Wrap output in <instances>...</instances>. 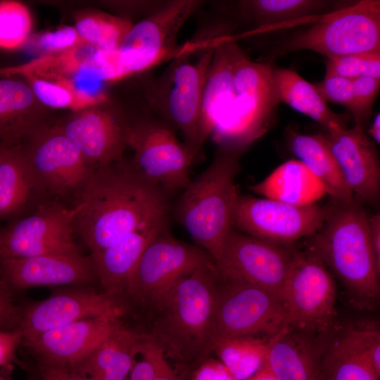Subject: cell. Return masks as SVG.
Masks as SVG:
<instances>
[{
    "label": "cell",
    "instance_id": "1",
    "mask_svg": "<svg viewBox=\"0 0 380 380\" xmlns=\"http://www.w3.org/2000/svg\"><path fill=\"white\" fill-rule=\"evenodd\" d=\"M70 208L75 234L90 254L134 232L168 224L170 210L167 194L125 159L95 170Z\"/></svg>",
    "mask_w": 380,
    "mask_h": 380
},
{
    "label": "cell",
    "instance_id": "2",
    "mask_svg": "<svg viewBox=\"0 0 380 380\" xmlns=\"http://www.w3.org/2000/svg\"><path fill=\"white\" fill-rule=\"evenodd\" d=\"M215 264L176 280L132 313L137 331L156 344L185 376L214 353L218 339Z\"/></svg>",
    "mask_w": 380,
    "mask_h": 380
},
{
    "label": "cell",
    "instance_id": "3",
    "mask_svg": "<svg viewBox=\"0 0 380 380\" xmlns=\"http://www.w3.org/2000/svg\"><path fill=\"white\" fill-rule=\"evenodd\" d=\"M308 248L342 285L350 303L362 310L376 308L380 297V266L371 246L368 217L360 202L332 201L322 227Z\"/></svg>",
    "mask_w": 380,
    "mask_h": 380
},
{
    "label": "cell",
    "instance_id": "4",
    "mask_svg": "<svg viewBox=\"0 0 380 380\" xmlns=\"http://www.w3.org/2000/svg\"><path fill=\"white\" fill-rule=\"evenodd\" d=\"M241 153L219 147L208 167L184 188L175 207L178 222L215 263L233 229Z\"/></svg>",
    "mask_w": 380,
    "mask_h": 380
},
{
    "label": "cell",
    "instance_id": "5",
    "mask_svg": "<svg viewBox=\"0 0 380 380\" xmlns=\"http://www.w3.org/2000/svg\"><path fill=\"white\" fill-rule=\"evenodd\" d=\"M217 32L201 35L173 55L163 73L146 90L151 107L171 127L179 129L196 157L205 143L201 101Z\"/></svg>",
    "mask_w": 380,
    "mask_h": 380
},
{
    "label": "cell",
    "instance_id": "6",
    "mask_svg": "<svg viewBox=\"0 0 380 380\" xmlns=\"http://www.w3.org/2000/svg\"><path fill=\"white\" fill-rule=\"evenodd\" d=\"M279 103L271 64L253 61L243 51L234 70L229 106L211 136L219 147L242 151L267 132Z\"/></svg>",
    "mask_w": 380,
    "mask_h": 380
},
{
    "label": "cell",
    "instance_id": "7",
    "mask_svg": "<svg viewBox=\"0 0 380 380\" xmlns=\"http://www.w3.org/2000/svg\"><path fill=\"white\" fill-rule=\"evenodd\" d=\"M310 50L332 58L380 53V1L361 0L319 17L290 37L279 53Z\"/></svg>",
    "mask_w": 380,
    "mask_h": 380
},
{
    "label": "cell",
    "instance_id": "8",
    "mask_svg": "<svg viewBox=\"0 0 380 380\" xmlns=\"http://www.w3.org/2000/svg\"><path fill=\"white\" fill-rule=\"evenodd\" d=\"M279 296L286 326L324 333L338 323L335 278L310 248L297 250Z\"/></svg>",
    "mask_w": 380,
    "mask_h": 380
},
{
    "label": "cell",
    "instance_id": "9",
    "mask_svg": "<svg viewBox=\"0 0 380 380\" xmlns=\"http://www.w3.org/2000/svg\"><path fill=\"white\" fill-rule=\"evenodd\" d=\"M215 264L200 246L176 239L167 227L162 229L145 248L120 298L126 315L140 309L181 277Z\"/></svg>",
    "mask_w": 380,
    "mask_h": 380
},
{
    "label": "cell",
    "instance_id": "10",
    "mask_svg": "<svg viewBox=\"0 0 380 380\" xmlns=\"http://www.w3.org/2000/svg\"><path fill=\"white\" fill-rule=\"evenodd\" d=\"M52 123L33 132L20 144L28 167L45 196L65 204L70 202L72 205L95 170Z\"/></svg>",
    "mask_w": 380,
    "mask_h": 380
},
{
    "label": "cell",
    "instance_id": "11",
    "mask_svg": "<svg viewBox=\"0 0 380 380\" xmlns=\"http://www.w3.org/2000/svg\"><path fill=\"white\" fill-rule=\"evenodd\" d=\"M215 322L218 338L269 340L286 327V315L278 294L217 277Z\"/></svg>",
    "mask_w": 380,
    "mask_h": 380
},
{
    "label": "cell",
    "instance_id": "12",
    "mask_svg": "<svg viewBox=\"0 0 380 380\" xmlns=\"http://www.w3.org/2000/svg\"><path fill=\"white\" fill-rule=\"evenodd\" d=\"M127 146L134 151L129 162L134 170L167 194L183 190L191 180L196 157L165 122L148 118L130 120Z\"/></svg>",
    "mask_w": 380,
    "mask_h": 380
},
{
    "label": "cell",
    "instance_id": "13",
    "mask_svg": "<svg viewBox=\"0 0 380 380\" xmlns=\"http://www.w3.org/2000/svg\"><path fill=\"white\" fill-rule=\"evenodd\" d=\"M129 122L123 110L106 97L55 119L52 126L72 141L96 170L125 159Z\"/></svg>",
    "mask_w": 380,
    "mask_h": 380
},
{
    "label": "cell",
    "instance_id": "14",
    "mask_svg": "<svg viewBox=\"0 0 380 380\" xmlns=\"http://www.w3.org/2000/svg\"><path fill=\"white\" fill-rule=\"evenodd\" d=\"M203 1L172 0L133 24L116 49L124 77L148 70L175 53L183 25Z\"/></svg>",
    "mask_w": 380,
    "mask_h": 380
},
{
    "label": "cell",
    "instance_id": "15",
    "mask_svg": "<svg viewBox=\"0 0 380 380\" xmlns=\"http://www.w3.org/2000/svg\"><path fill=\"white\" fill-rule=\"evenodd\" d=\"M296 251L293 245L232 229L215 262L217 276L222 280L255 285L279 296Z\"/></svg>",
    "mask_w": 380,
    "mask_h": 380
},
{
    "label": "cell",
    "instance_id": "16",
    "mask_svg": "<svg viewBox=\"0 0 380 380\" xmlns=\"http://www.w3.org/2000/svg\"><path fill=\"white\" fill-rule=\"evenodd\" d=\"M71 208L49 200L0 230V261L51 253H79Z\"/></svg>",
    "mask_w": 380,
    "mask_h": 380
},
{
    "label": "cell",
    "instance_id": "17",
    "mask_svg": "<svg viewBox=\"0 0 380 380\" xmlns=\"http://www.w3.org/2000/svg\"><path fill=\"white\" fill-rule=\"evenodd\" d=\"M328 205H296L267 198L240 196L233 229L248 235L286 245L314 235L322 226Z\"/></svg>",
    "mask_w": 380,
    "mask_h": 380
},
{
    "label": "cell",
    "instance_id": "18",
    "mask_svg": "<svg viewBox=\"0 0 380 380\" xmlns=\"http://www.w3.org/2000/svg\"><path fill=\"white\" fill-rule=\"evenodd\" d=\"M87 286L65 289L23 310L19 325L23 340L83 319L125 315L120 298Z\"/></svg>",
    "mask_w": 380,
    "mask_h": 380
},
{
    "label": "cell",
    "instance_id": "19",
    "mask_svg": "<svg viewBox=\"0 0 380 380\" xmlns=\"http://www.w3.org/2000/svg\"><path fill=\"white\" fill-rule=\"evenodd\" d=\"M341 174L353 195L372 205L380 197V167L373 141L364 128L331 125L322 134Z\"/></svg>",
    "mask_w": 380,
    "mask_h": 380
},
{
    "label": "cell",
    "instance_id": "20",
    "mask_svg": "<svg viewBox=\"0 0 380 380\" xmlns=\"http://www.w3.org/2000/svg\"><path fill=\"white\" fill-rule=\"evenodd\" d=\"M0 272L6 285L16 289L89 286L99 281L92 258L81 252L1 260Z\"/></svg>",
    "mask_w": 380,
    "mask_h": 380
},
{
    "label": "cell",
    "instance_id": "21",
    "mask_svg": "<svg viewBox=\"0 0 380 380\" xmlns=\"http://www.w3.org/2000/svg\"><path fill=\"white\" fill-rule=\"evenodd\" d=\"M121 320L113 317L83 319L23 339V343L37 362L71 367L94 351Z\"/></svg>",
    "mask_w": 380,
    "mask_h": 380
},
{
    "label": "cell",
    "instance_id": "22",
    "mask_svg": "<svg viewBox=\"0 0 380 380\" xmlns=\"http://www.w3.org/2000/svg\"><path fill=\"white\" fill-rule=\"evenodd\" d=\"M329 331L285 327L268 340L263 365L277 380H322V356Z\"/></svg>",
    "mask_w": 380,
    "mask_h": 380
},
{
    "label": "cell",
    "instance_id": "23",
    "mask_svg": "<svg viewBox=\"0 0 380 380\" xmlns=\"http://www.w3.org/2000/svg\"><path fill=\"white\" fill-rule=\"evenodd\" d=\"M53 109L42 104L28 83L17 77H0V142L20 144L37 129L51 124Z\"/></svg>",
    "mask_w": 380,
    "mask_h": 380
},
{
    "label": "cell",
    "instance_id": "24",
    "mask_svg": "<svg viewBox=\"0 0 380 380\" xmlns=\"http://www.w3.org/2000/svg\"><path fill=\"white\" fill-rule=\"evenodd\" d=\"M243 50L231 37L220 34L204 86L201 110L204 139L212 135L226 113L232 96V78L236 63Z\"/></svg>",
    "mask_w": 380,
    "mask_h": 380
},
{
    "label": "cell",
    "instance_id": "25",
    "mask_svg": "<svg viewBox=\"0 0 380 380\" xmlns=\"http://www.w3.org/2000/svg\"><path fill=\"white\" fill-rule=\"evenodd\" d=\"M47 201L28 167L21 144L11 146L0 163V220L23 217Z\"/></svg>",
    "mask_w": 380,
    "mask_h": 380
},
{
    "label": "cell",
    "instance_id": "26",
    "mask_svg": "<svg viewBox=\"0 0 380 380\" xmlns=\"http://www.w3.org/2000/svg\"><path fill=\"white\" fill-rule=\"evenodd\" d=\"M167 224L134 232L111 246L90 254L105 293L120 299L150 241ZM121 300V299H120Z\"/></svg>",
    "mask_w": 380,
    "mask_h": 380
},
{
    "label": "cell",
    "instance_id": "27",
    "mask_svg": "<svg viewBox=\"0 0 380 380\" xmlns=\"http://www.w3.org/2000/svg\"><path fill=\"white\" fill-rule=\"evenodd\" d=\"M141 336L121 322L94 351L69 368L87 380H128Z\"/></svg>",
    "mask_w": 380,
    "mask_h": 380
},
{
    "label": "cell",
    "instance_id": "28",
    "mask_svg": "<svg viewBox=\"0 0 380 380\" xmlns=\"http://www.w3.org/2000/svg\"><path fill=\"white\" fill-rule=\"evenodd\" d=\"M250 189L263 198L296 205L315 204L327 194L322 183L298 160L284 163Z\"/></svg>",
    "mask_w": 380,
    "mask_h": 380
},
{
    "label": "cell",
    "instance_id": "29",
    "mask_svg": "<svg viewBox=\"0 0 380 380\" xmlns=\"http://www.w3.org/2000/svg\"><path fill=\"white\" fill-rule=\"evenodd\" d=\"M290 146L298 160L322 183L333 201L348 203L354 198L322 133L291 134Z\"/></svg>",
    "mask_w": 380,
    "mask_h": 380
},
{
    "label": "cell",
    "instance_id": "30",
    "mask_svg": "<svg viewBox=\"0 0 380 380\" xmlns=\"http://www.w3.org/2000/svg\"><path fill=\"white\" fill-rule=\"evenodd\" d=\"M272 78L279 103H284L310 118L327 130L332 124L346 127V120L333 112L321 97L313 84L296 71L272 68Z\"/></svg>",
    "mask_w": 380,
    "mask_h": 380
},
{
    "label": "cell",
    "instance_id": "31",
    "mask_svg": "<svg viewBox=\"0 0 380 380\" xmlns=\"http://www.w3.org/2000/svg\"><path fill=\"white\" fill-rule=\"evenodd\" d=\"M337 3L323 0H248L241 8L261 27H277L318 18L337 8Z\"/></svg>",
    "mask_w": 380,
    "mask_h": 380
},
{
    "label": "cell",
    "instance_id": "32",
    "mask_svg": "<svg viewBox=\"0 0 380 380\" xmlns=\"http://www.w3.org/2000/svg\"><path fill=\"white\" fill-rule=\"evenodd\" d=\"M322 380H380L367 362L344 338L338 322L326 338Z\"/></svg>",
    "mask_w": 380,
    "mask_h": 380
},
{
    "label": "cell",
    "instance_id": "33",
    "mask_svg": "<svg viewBox=\"0 0 380 380\" xmlns=\"http://www.w3.org/2000/svg\"><path fill=\"white\" fill-rule=\"evenodd\" d=\"M267 341L251 337L220 338L214 352L234 380H246L262 366Z\"/></svg>",
    "mask_w": 380,
    "mask_h": 380
},
{
    "label": "cell",
    "instance_id": "34",
    "mask_svg": "<svg viewBox=\"0 0 380 380\" xmlns=\"http://www.w3.org/2000/svg\"><path fill=\"white\" fill-rule=\"evenodd\" d=\"M75 20V27L80 37L96 49L103 51L117 49L133 25L125 18L94 10L77 13Z\"/></svg>",
    "mask_w": 380,
    "mask_h": 380
},
{
    "label": "cell",
    "instance_id": "35",
    "mask_svg": "<svg viewBox=\"0 0 380 380\" xmlns=\"http://www.w3.org/2000/svg\"><path fill=\"white\" fill-rule=\"evenodd\" d=\"M30 85L36 98L51 109L70 108L78 110L107 97L93 98L78 92L70 80H46L32 74L20 75Z\"/></svg>",
    "mask_w": 380,
    "mask_h": 380
},
{
    "label": "cell",
    "instance_id": "36",
    "mask_svg": "<svg viewBox=\"0 0 380 380\" xmlns=\"http://www.w3.org/2000/svg\"><path fill=\"white\" fill-rule=\"evenodd\" d=\"M128 380H187L154 343L142 335Z\"/></svg>",
    "mask_w": 380,
    "mask_h": 380
},
{
    "label": "cell",
    "instance_id": "37",
    "mask_svg": "<svg viewBox=\"0 0 380 380\" xmlns=\"http://www.w3.org/2000/svg\"><path fill=\"white\" fill-rule=\"evenodd\" d=\"M28 8L14 0L0 1V49L13 51L22 47L32 29Z\"/></svg>",
    "mask_w": 380,
    "mask_h": 380
},
{
    "label": "cell",
    "instance_id": "38",
    "mask_svg": "<svg viewBox=\"0 0 380 380\" xmlns=\"http://www.w3.org/2000/svg\"><path fill=\"white\" fill-rule=\"evenodd\" d=\"M338 327L346 341L367 362L380 377V329L376 322H357Z\"/></svg>",
    "mask_w": 380,
    "mask_h": 380
},
{
    "label": "cell",
    "instance_id": "39",
    "mask_svg": "<svg viewBox=\"0 0 380 380\" xmlns=\"http://www.w3.org/2000/svg\"><path fill=\"white\" fill-rule=\"evenodd\" d=\"M334 75L348 80L362 77L380 79V53H365L329 58L325 76Z\"/></svg>",
    "mask_w": 380,
    "mask_h": 380
},
{
    "label": "cell",
    "instance_id": "40",
    "mask_svg": "<svg viewBox=\"0 0 380 380\" xmlns=\"http://www.w3.org/2000/svg\"><path fill=\"white\" fill-rule=\"evenodd\" d=\"M355 110V125L364 127L372 115L374 102L379 94L380 79L362 77L352 80Z\"/></svg>",
    "mask_w": 380,
    "mask_h": 380
},
{
    "label": "cell",
    "instance_id": "41",
    "mask_svg": "<svg viewBox=\"0 0 380 380\" xmlns=\"http://www.w3.org/2000/svg\"><path fill=\"white\" fill-rule=\"evenodd\" d=\"M313 86L325 102L343 106L354 115L355 107L351 80L329 75Z\"/></svg>",
    "mask_w": 380,
    "mask_h": 380
},
{
    "label": "cell",
    "instance_id": "42",
    "mask_svg": "<svg viewBox=\"0 0 380 380\" xmlns=\"http://www.w3.org/2000/svg\"><path fill=\"white\" fill-rule=\"evenodd\" d=\"M82 39L75 27L65 26L53 32L42 34L37 44L42 49L52 53L69 49Z\"/></svg>",
    "mask_w": 380,
    "mask_h": 380
},
{
    "label": "cell",
    "instance_id": "43",
    "mask_svg": "<svg viewBox=\"0 0 380 380\" xmlns=\"http://www.w3.org/2000/svg\"><path fill=\"white\" fill-rule=\"evenodd\" d=\"M0 272V330L19 329L21 312L12 302Z\"/></svg>",
    "mask_w": 380,
    "mask_h": 380
},
{
    "label": "cell",
    "instance_id": "44",
    "mask_svg": "<svg viewBox=\"0 0 380 380\" xmlns=\"http://www.w3.org/2000/svg\"><path fill=\"white\" fill-rule=\"evenodd\" d=\"M188 380H234L220 361L208 357L190 374Z\"/></svg>",
    "mask_w": 380,
    "mask_h": 380
},
{
    "label": "cell",
    "instance_id": "45",
    "mask_svg": "<svg viewBox=\"0 0 380 380\" xmlns=\"http://www.w3.org/2000/svg\"><path fill=\"white\" fill-rule=\"evenodd\" d=\"M23 338V333L20 329L0 330V367L8 365L15 360Z\"/></svg>",
    "mask_w": 380,
    "mask_h": 380
},
{
    "label": "cell",
    "instance_id": "46",
    "mask_svg": "<svg viewBox=\"0 0 380 380\" xmlns=\"http://www.w3.org/2000/svg\"><path fill=\"white\" fill-rule=\"evenodd\" d=\"M37 369L41 380H87L68 367L37 362Z\"/></svg>",
    "mask_w": 380,
    "mask_h": 380
},
{
    "label": "cell",
    "instance_id": "47",
    "mask_svg": "<svg viewBox=\"0 0 380 380\" xmlns=\"http://www.w3.org/2000/svg\"><path fill=\"white\" fill-rule=\"evenodd\" d=\"M368 229L371 246L377 264L380 266V213L368 217Z\"/></svg>",
    "mask_w": 380,
    "mask_h": 380
},
{
    "label": "cell",
    "instance_id": "48",
    "mask_svg": "<svg viewBox=\"0 0 380 380\" xmlns=\"http://www.w3.org/2000/svg\"><path fill=\"white\" fill-rule=\"evenodd\" d=\"M368 137L376 144L380 143V115L376 114L368 129Z\"/></svg>",
    "mask_w": 380,
    "mask_h": 380
},
{
    "label": "cell",
    "instance_id": "49",
    "mask_svg": "<svg viewBox=\"0 0 380 380\" xmlns=\"http://www.w3.org/2000/svg\"><path fill=\"white\" fill-rule=\"evenodd\" d=\"M246 380H277L270 372L262 365L261 368L253 376Z\"/></svg>",
    "mask_w": 380,
    "mask_h": 380
},
{
    "label": "cell",
    "instance_id": "50",
    "mask_svg": "<svg viewBox=\"0 0 380 380\" xmlns=\"http://www.w3.org/2000/svg\"><path fill=\"white\" fill-rule=\"evenodd\" d=\"M11 146L0 142V163L1 162L6 152Z\"/></svg>",
    "mask_w": 380,
    "mask_h": 380
},
{
    "label": "cell",
    "instance_id": "51",
    "mask_svg": "<svg viewBox=\"0 0 380 380\" xmlns=\"http://www.w3.org/2000/svg\"><path fill=\"white\" fill-rule=\"evenodd\" d=\"M27 380H41V379H40L39 375L37 376L32 375L27 379Z\"/></svg>",
    "mask_w": 380,
    "mask_h": 380
},
{
    "label": "cell",
    "instance_id": "52",
    "mask_svg": "<svg viewBox=\"0 0 380 380\" xmlns=\"http://www.w3.org/2000/svg\"><path fill=\"white\" fill-rule=\"evenodd\" d=\"M0 380H6V379L0 375Z\"/></svg>",
    "mask_w": 380,
    "mask_h": 380
}]
</instances>
